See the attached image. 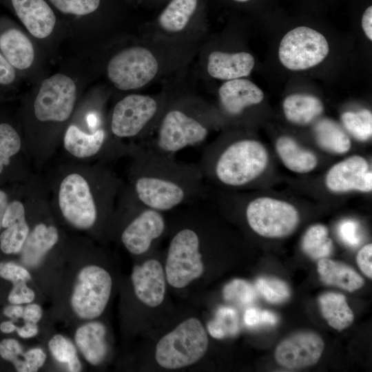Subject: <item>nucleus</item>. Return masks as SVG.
Returning a JSON list of instances; mask_svg holds the SVG:
<instances>
[{"label":"nucleus","mask_w":372,"mask_h":372,"mask_svg":"<svg viewBox=\"0 0 372 372\" xmlns=\"http://www.w3.org/2000/svg\"><path fill=\"white\" fill-rule=\"evenodd\" d=\"M116 204L113 216L123 219L119 232L121 242L133 255L147 253L165 232L164 212L145 205L123 183Z\"/></svg>","instance_id":"nucleus-6"},{"label":"nucleus","mask_w":372,"mask_h":372,"mask_svg":"<svg viewBox=\"0 0 372 372\" xmlns=\"http://www.w3.org/2000/svg\"><path fill=\"white\" fill-rule=\"evenodd\" d=\"M97 74L85 57L70 53L60 61L56 70L31 86L23 101L22 125L24 143L41 159L61 142L88 85Z\"/></svg>","instance_id":"nucleus-1"},{"label":"nucleus","mask_w":372,"mask_h":372,"mask_svg":"<svg viewBox=\"0 0 372 372\" xmlns=\"http://www.w3.org/2000/svg\"><path fill=\"white\" fill-rule=\"evenodd\" d=\"M105 325L96 320L81 322L74 333V343L82 358L89 364L96 366L105 360L108 347Z\"/></svg>","instance_id":"nucleus-22"},{"label":"nucleus","mask_w":372,"mask_h":372,"mask_svg":"<svg viewBox=\"0 0 372 372\" xmlns=\"http://www.w3.org/2000/svg\"><path fill=\"white\" fill-rule=\"evenodd\" d=\"M18 74L14 68L0 52V85H11L17 79Z\"/></svg>","instance_id":"nucleus-44"},{"label":"nucleus","mask_w":372,"mask_h":372,"mask_svg":"<svg viewBox=\"0 0 372 372\" xmlns=\"http://www.w3.org/2000/svg\"><path fill=\"white\" fill-rule=\"evenodd\" d=\"M174 231L167 249L165 273L174 288L182 289L204 273L203 251L194 209Z\"/></svg>","instance_id":"nucleus-7"},{"label":"nucleus","mask_w":372,"mask_h":372,"mask_svg":"<svg viewBox=\"0 0 372 372\" xmlns=\"http://www.w3.org/2000/svg\"><path fill=\"white\" fill-rule=\"evenodd\" d=\"M318 300L324 318L333 329L342 331L353 322V313L342 294L325 293L319 297Z\"/></svg>","instance_id":"nucleus-29"},{"label":"nucleus","mask_w":372,"mask_h":372,"mask_svg":"<svg viewBox=\"0 0 372 372\" xmlns=\"http://www.w3.org/2000/svg\"><path fill=\"white\" fill-rule=\"evenodd\" d=\"M234 1H238V2H245V1H247L249 0H234Z\"/></svg>","instance_id":"nucleus-51"},{"label":"nucleus","mask_w":372,"mask_h":372,"mask_svg":"<svg viewBox=\"0 0 372 372\" xmlns=\"http://www.w3.org/2000/svg\"><path fill=\"white\" fill-rule=\"evenodd\" d=\"M42 307L34 302L25 304L22 319L25 322L38 324L42 319Z\"/></svg>","instance_id":"nucleus-45"},{"label":"nucleus","mask_w":372,"mask_h":372,"mask_svg":"<svg viewBox=\"0 0 372 372\" xmlns=\"http://www.w3.org/2000/svg\"><path fill=\"white\" fill-rule=\"evenodd\" d=\"M62 25L71 53L97 50L105 30V0H48Z\"/></svg>","instance_id":"nucleus-5"},{"label":"nucleus","mask_w":372,"mask_h":372,"mask_svg":"<svg viewBox=\"0 0 372 372\" xmlns=\"http://www.w3.org/2000/svg\"><path fill=\"white\" fill-rule=\"evenodd\" d=\"M112 288V277L106 269L96 263L81 265L70 285V313L81 322L98 319L108 304Z\"/></svg>","instance_id":"nucleus-8"},{"label":"nucleus","mask_w":372,"mask_h":372,"mask_svg":"<svg viewBox=\"0 0 372 372\" xmlns=\"http://www.w3.org/2000/svg\"><path fill=\"white\" fill-rule=\"evenodd\" d=\"M198 0H172L158 18L160 26L170 32L181 31L196 10Z\"/></svg>","instance_id":"nucleus-31"},{"label":"nucleus","mask_w":372,"mask_h":372,"mask_svg":"<svg viewBox=\"0 0 372 372\" xmlns=\"http://www.w3.org/2000/svg\"><path fill=\"white\" fill-rule=\"evenodd\" d=\"M325 183L330 191L336 193L352 190L370 192L372 173L366 160L354 155L333 165L326 175Z\"/></svg>","instance_id":"nucleus-19"},{"label":"nucleus","mask_w":372,"mask_h":372,"mask_svg":"<svg viewBox=\"0 0 372 372\" xmlns=\"http://www.w3.org/2000/svg\"><path fill=\"white\" fill-rule=\"evenodd\" d=\"M314 134L318 145L329 152L344 154L351 147L350 138L333 120L319 121L314 127Z\"/></svg>","instance_id":"nucleus-30"},{"label":"nucleus","mask_w":372,"mask_h":372,"mask_svg":"<svg viewBox=\"0 0 372 372\" xmlns=\"http://www.w3.org/2000/svg\"><path fill=\"white\" fill-rule=\"evenodd\" d=\"M268 153L258 141L242 138L221 146H207L198 163L205 180L227 187H241L265 170Z\"/></svg>","instance_id":"nucleus-4"},{"label":"nucleus","mask_w":372,"mask_h":372,"mask_svg":"<svg viewBox=\"0 0 372 372\" xmlns=\"http://www.w3.org/2000/svg\"><path fill=\"white\" fill-rule=\"evenodd\" d=\"M17 335L23 339H30L36 337L39 333L38 324L25 322L21 326H17L16 331Z\"/></svg>","instance_id":"nucleus-46"},{"label":"nucleus","mask_w":372,"mask_h":372,"mask_svg":"<svg viewBox=\"0 0 372 372\" xmlns=\"http://www.w3.org/2000/svg\"><path fill=\"white\" fill-rule=\"evenodd\" d=\"M341 121L347 131L355 139L366 141L371 137L372 114L370 110L364 109L344 112Z\"/></svg>","instance_id":"nucleus-35"},{"label":"nucleus","mask_w":372,"mask_h":372,"mask_svg":"<svg viewBox=\"0 0 372 372\" xmlns=\"http://www.w3.org/2000/svg\"><path fill=\"white\" fill-rule=\"evenodd\" d=\"M24 29L46 53L50 63L60 61L65 43L61 21L48 0H5Z\"/></svg>","instance_id":"nucleus-10"},{"label":"nucleus","mask_w":372,"mask_h":372,"mask_svg":"<svg viewBox=\"0 0 372 372\" xmlns=\"http://www.w3.org/2000/svg\"><path fill=\"white\" fill-rule=\"evenodd\" d=\"M256 285L265 300L272 304L282 303L291 296L289 285L277 278L261 277L257 280Z\"/></svg>","instance_id":"nucleus-36"},{"label":"nucleus","mask_w":372,"mask_h":372,"mask_svg":"<svg viewBox=\"0 0 372 372\" xmlns=\"http://www.w3.org/2000/svg\"><path fill=\"white\" fill-rule=\"evenodd\" d=\"M286 118L296 125H307L319 116L324 110L322 101L317 97L305 94H293L282 103Z\"/></svg>","instance_id":"nucleus-28"},{"label":"nucleus","mask_w":372,"mask_h":372,"mask_svg":"<svg viewBox=\"0 0 372 372\" xmlns=\"http://www.w3.org/2000/svg\"><path fill=\"white\" fill-rule=\"evenodd\" d=\"M329 52V45L323 34L309 27L300 26L283 37L278 57L286 68L299 71L318 65Z\"/></svg>","instance_id":"nucleus-16"},{"label":"nucleus","mask_w":372,"mask_h":372,"mask_svg":"<svg viewBox=\"0 0 372 372\" xmlns=\"http://www.w3.org/2000/svg\"><path fill=\"white\" fill-rule=\"evenodd\" d=\"M318 272L324 284L335 286L349 292L359 289L364 284L362 277L353 269L342 262L326 258L319 260Z\"/></svg>","instance_id":"nucleus-26"},{"label":"nucleus","mask_w":372,"mask_h":372,"mask_svg":"<svg viewBox=\"0 0 372 372\" xmlns=\"http://www.w3.org/2000/svg\"><path fill=\"white\" fill-rule=\"evenodd\" d=\"M23 137L10 123H0V174L17 155L23 145Z\"/></svg>","instance_id":"nucleus-34"},{"label":"nucleus","mask_w":372,"mask_h":372,"mask_svg":"<svg viewBox=\"0 0 372 372\" xmlns=\"http://www.w3.org/2000/svg\"><path fill=\"white\" fill-rule=\"evenodd\" d=\"M362 28L367 38L372 40V6L368 7L362 17Z\"/></svg>","instance_id":"nucleus-48"},{"label":"nucleus","mask_w":372,"mask_h":372,"mask_svg":"<svg viewBox=\"0 0 372 372\" xmlns=\"http://www.w3.org/2000/svg\"><path fill=\"white\" fill-rule=\"evenodd\" d=\"M238 316L236 311L229 307L220 308L216 319L209 327L211 335L221 338L228 335H234L238 331Z\"/></svg>","instance_id":"nucleus-37"},{"label":"nucleus","mask_w":372,"mask_h":372,"mask_svg":"<svg viewBox=\"0 0 372 372\" xmlns=\"http://www.w3.org/2000/svg\"><path fill=\"white\" fill-rule=\"evenodd\" d=\"M27 207L21 200L9 202L0 231V250L6 255H18L30 231Z\"/></svg>","instance_id":"nucleus-21"},{"label":"nucleus","mask_w":372,"mask_h":372,"mask_svg":"<svg viewBox=\"0 0 372 372\" xmlns=\"http://www.w3.org/2000/svg\"><path fill=\"white\" fill-rule=\"evenodd\" d=\"M324 344L322 338L313 331H299L283 339L277 346L276 362L288 369H299L316 364Z\"/></svg>","instance_id":"nucleus-17"},{"label":"nucleus","mask_w":372,"mask_h":372,"mask_svg":"<svg viewBox=\"0 0 372 372\" xmlns=\"http://www.w3.org/2000/svg\"><path fill=\"white\" fill-rule=\"evenodd\" d=\"M17 326L15 321L7 319L0 322V331L3 334H10L16 331Z\"/></svg>","instance_id":"nucleus-49"},{"label":"nucleus","mask_w":372,"mask_h":372,"mask_svg":"<svg viewBox=\"0 0 372 372\" xmlns=\"http://www.w3.org/2000/svg\"><path fill=\"white\" fill-rule=\"evenodd\" d=\"M208 134L209 127L203 119L174 107L163 114L156 137L147 145L161 153L174 155L187 147L200 145Z\"/></svg>","instance_id":"nucleus-13"},{"label":"nucleus","mask_w":372,"mask_h":372,"mask_svg":"<svg viewBox=\"0 0 372 372\" xmlns=\"http://www.w3.org/2000/svg\"><path fill=\"white\" fill-rule=\"evenodd\" d=\"M36 299V292L28 282L21 281L12 285L7 300L10 304L25 305L33 302Z\"/></svg>","instance_id":"nucleus-41"},{"label":"nucleus","mask_w":372,"mask_h":372,"mask_svg":"<svg viewBox=\"0 0 372 372\" xmlns=\"http://www.w3.org/2000/svg\"><path fill=\"white\" fill-rule=\"evenodd\" d=\"M48 216L31 223L30 231L19 253L20 263L33 270L38 268L61 241L60 231Z\"/></svg>","instance_id":"nucleus-18"},{"label":"nucleus","mask_w":372,"mask_h":372,"mask_svg":"<svg viewBox=\"0 0 372 372\" xmlns=\"http://www.w3.org/2000/svg\"><path fill=\"white\" fill-rule=\"evenodd\" d=\"M122 181L104 163L87 168L70 167L59 176L54 202L63 221L81 231H92L112 220Z\"/></svg>","instance_id":"nucleus-3"},{"label":"nucleus","mask_w":372,"mask_h":372,"mask_svg":"<svg viewBox=\"0 0 372 372\" xmlns=\"http://www.w3.org/2000/svg\"><path fill=\"white\" fill-rule=\"evenodd\" d=\"M24 306L22 304H8L3 308L2 313L7 318L17 322L22 319Z\"/></svg>","instance_id":"nucleus-47"},{"label":"nucleus","mask_w":372,"mask_h":372,"mask_svg":"<svg viewBox=\"0 0 372 372\" xmlns=\"http://www.w3.org/2000/svg\"><path fill=\"white\" fill-rule=\"evenodd\" d=\"M220 105L229 116H236L264 99L263 92L253 82L244 79L229 80L218 90Z\"/></svg>","instance_id":"nucleus-23"},{"label":"nucleus","mask_w":372,"mask_h":372,"mask_svg":"<svg viewBox=\"0 0 372 372\" xmlns=\"http://www.w3.org/2000/svg\"><path fill=\"white\" fill-rule=\"evenodd\" d=\"M131 281L136 298L149 307L159 306L165 298L166 277L161 262L155 258L133 267Z\"/></svg>","instance_id":"nucleus-20"},{"label":"nucleus","mask_w":372,"mask_h":372,"mask_svg":"<svg viewBox=\"0 0 372 372\" xmlns=\"http://www.w3.org/2000/svg\"><path fill=\"white\" fill-rule=\"evenodd\" d=\"M159 103L153 97L130 94L114 105L107 120L111 134L120 140L141 136L159 112Z\"/></svg>","instance_id":"nucleus-15"},{"label":"nucleus","mask_w":372,"mask_h":372,"mask_svg":"<svg viewBox=\"0 0 372 372\" xmlns=\"http://www.w3.org/2000/svg\"><path fill=\"white\" fill-rule=\"evenodd\" d=\"M245 216L249 227L257 234L271 238L290 235L299 223V214L290 203L269 197L248 201Z\"/></svg>","instance_id":"nucleus-14"},{"label":"nucleus","mask_w":372,"mask_h":372,"mask_svg":"<svg viewBox=\"0 0 372 372\" xmlns=\"http://www.w3.org/2000/svg\"><path fill=\"white\" fill-rule=\"evenodd\" d=\"M0 278L12 285L21 282H30L32 276L30 270L21 263L12 260L0 261Z\"/></svg>","instance_id":"nucleus-39"},{"label":"nucleus","mask_w":372,"mask_h":372,"mask_svg":"<svg viewBox=\"0 0 372 372\" xmlns=\"http://www.w3.org/2000/svg\"><path fill=\"white\" fill-rule=\"evenodd\" d=\"M10 200L7 193L0 189V231L4 214Z\"/></svg>","instance_id":"nucleus-50"},{"label":"nucleus","mask_w":372,"mask_h":372,"mask_svg":"<svg viewBox=\"0 0 372 372\" xmlns=\"http://www.w3.org/2000/svg\"><path fill=\"white\" fill-rule=\"evenodd\" d=\"M48 349L52 359L65 366L67 371L79 372L83 364L79 353L74 343L68 337L61 333L54 334L48 341Z\"/></svg>","instance_id":"nucleus-32"},{"label":"nucleus","mask_w":372,"mask_h":372,"mask_svg":"<svg viewBox=\"0 0 372 372\" xmlns=\"http://www.w3.org/2000/svg\"><path fill=\"white\" fill-rule=\"evenodd\" d=\"M0 52L31 86L50 72L46 53L25 29L14 25L1 29Z\"/></svg>","instance_id":"nucleus-11"},{"label":"nucleus","mask_w":372,"mask_h":372,"mask_svg":"<svg viewBox=\"0 0 372 372\" xmlns=\"http://www.w3.org/2000/svg\"><path fill=\"white\" fill-rule=\"evenodd\" d=\"M244 320L251 327L259 325H274L278 321L277 316L271 311L251 308L245 311Z\"/></svg>","instance_id":"nucleus-42"},{"label":"nucleus","mask_w":372,"mask_h":372,"mask_svg":"<svg viewBox=\"0 0 372 372\" xmlns=\"http://www.w3.org/2000/svg\"><path fill=\"white\" fill-rule=\"evenodd\" d=\"M358 267L368 278H372V245H364L358 251L356 258Z\"/></svg>","instance_id":"nucleus-43"},{"label":"nucleus","mask_w":372,"mask_h":372,"mask_svg":"<svg viewBox=\"0 0 372 372\" xmlns=\"http://www.w3.org/2000/svg\"><path fill=\"white\" fill-rule=\"evenodd\" d=\"M127 156V185L145 205L165 213L207 197L198 163L177 161L147 145L132 144Z\"/></svg>","instance_id":"nucleus-2"},{"label":"nucleus","mask_w":372,"mask_h":372,"mask_svg":"<svg viewBox=\"0 0 372 372\" xmlns=\"http://www.w3.org/2000/svg\"><path fill=\"white\" fill-rule=\"evenodd\" d=\"M254 58L246 52H212L208 56L207 72L213 78L232 80L248 76L254 66Z\"/></svg>","instance_id":"nucleus-24"},{"label":"nucleus","mask_w":372,"mask_h":372,"mask_svg":"<svg viewBox=\"0 0 372 372\" xmlns=\"http://www.w3.org/2000/svg\"><path fill=\"white\" fill-rule=\"evenodd\" d=\"M105 74L119 91L138 90L157 74L158 63L153 54L141 46H128L114 52L107 59Z\"/></svg>","instance_id":"nucleus-12"},{"label":"nucleus","mask_w":372,"mask_h":372,"mask_svg":"<svg viewBox=\"0 0 372 372\" xmlns=\"http://www.w3.org/2000/svg\"><path fill=\"white\" fill-rule=\"evenodd\" d=\"M224 295L226 299L237 301L243 304H251L256 298L254 287L242 280H235L227 285L225 288Z\"/></svg>","instance_id":"nucleus-38"},{"label":"nucleus","mask_w":372,"mask_h":372,"mask_svg":"<svg viewBox=\"0 0 372 372\" xmlns=\"http://www.w3.org/2000/svg\"><path fill=\"white\" fill-rule=\"evenodd\" d=\"M208 346V335L202 322L196 318H189L158 340L155 359L163 368L181 369L200 360Z\"/></svg>","instance_id":"nucleus-9"},{"label":"nucleus","mask_w":372,"mask_h":372,"mask_svg":"<svg viewBox=\"0 0 372 372\" xmlns=\"http://www.w3.org/2000/svg\"><path fill=\"white\" fill-rule=\"evenodd\" d=\"M0 358L11 363L17 372H36L45 364L47 354L39 347L24 351L18 340L4 338L0 340Z\"/></svg>","instance_id":"nucleus-25"},{"label":"nucleus","mask_w":372,"mask_h":372,"mask_svg":"<svg viewBox=\"0 0 372 372\" xmlns=\"http://www.w3.org/2000/svg\"><path fill=\"white\" fill-rule=\"evenodd\" d=\"M327 228L317 224L311 226L304 234L302 249L309 258L320 260L328 257L333 250V242Z\"/></svg>","instance_id":"nucleus-33"},{"label":"nucleus","mask_w":372,"mask_h":372,"mask_svg":"<svg viewBox=\"0 0 372 372\" xmlns=\"http://www.w3.org/2000/svg\"><path fill=\"white\" fill-rule=\"evenodd\" d=\"M276 149L285 166L293 172L308 173L318 164L317 157L312 152L302 147L289 136L278 138Z\"/></svg>","instance_id":"nucleus-27"},{"label":"nucleus","mask_w":372,"mask_h":372,"mask_svg":"<svg viewBox=\"0 0 372 372\" xmlns=\"http://www.w3.org/2000/svg\"><path fill=\"white\" fill-rule=\"evenodd\" d=\"M337 231L340 240L349 247H356L362 242L360 224L355 220H342L338 226Z\"/></svg>","instance_id":"nucleus-40"}]
</instances>
